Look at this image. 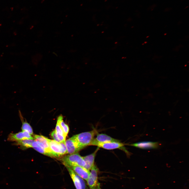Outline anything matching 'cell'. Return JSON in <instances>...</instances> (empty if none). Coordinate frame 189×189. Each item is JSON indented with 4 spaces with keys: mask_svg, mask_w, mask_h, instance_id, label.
Returning <instances> with one entry per match:
<instances>
[{
    "mask_svg": "<svg viewBox=\"0 0 189 189\" xmlns=\"http://www.w3.org/2000/svg\"><path fill=\"white\" fill-rule=\"evenodd\" d=\"M112 141L120 142V141L105 134L97 133L96 137L94 139L92 143H104Z\"/></svg>",
    "mask_w": 189,
    "mask_h": 189,
    "instance_id": "obj_13",
    "label": "cell"
},
{
    "mask_svg": "<svg viewBox=\"0 0 189 189\" xmlns=\"http://www.w3.org/2000/svg\"><path fill=\"white\" fill-rule=\"evenodd\" d=\"M158 142L150 141H141L132 144L130 145L143 149H154L159 146Z\"/></svg>",
    "mask_w": 189,
    "mask_h": 189,
    "instance_id": "obj_9",
    "label": "cell"
},
{
    "mask_svg": "<svg viewBox=\"0 0 189 189\" xmlns=\"http://www.w3.org/2000/svg\"><path fill=\"white\" fill-rule=\"evenodd\" d=\"M51 151L54 157H59L67 153L65 142L59 143L46 138Z\"/></svg>",
    "mask_w": 189,
    "mask_h": 189,
    "instance_id": "obj_3",
    "label": "cell"
},
{
    "mask_svg": "<svg viewBox=\"0 0 189 189\" xmlns=\"http://www.w3.org/2000/svg\"><path fill=\"white\" fill-rule=\"evenodd\" d=\"M97 133V131L94 129L91 131L75 135L71 138L76 141L82 149L87 146L90 145L94 137Z\"/></svg>",
    "mask_w": 189,
    "mask_h": 189,
    "instance_id": "obj_1",
    "label": "cell"
},
{
    "mask_svg": "<svg viewBox=\"0 0 189 189\" xmlns=\"http://www.w3.org/2000/svg\"><path fill=\"white\" fill-rule=\"evenodd\" d=\"M33 138L40 146L45 149L54 157L50 149L49 143L46 137L42 135H34Z\"/></svg>",
    "mask_w": 189,
    "mask_h": 189,
    "instance_id": "obj_11",
    "label": "cell"
},
{
    "mask_svg": "<svg viewBox=\"0 0 189 189\" xmlns=\"http://www.w3.org/2000/svg\"><path fill=\"white\" fill-rule=\"evenodd\" d=\"M61 160L65 166H80L84 167L86 165L83 157L77 153L66 155Z\"/></svg>",
    "mask_w": 189,
    "mask_h": 189,
    "instance_id": "obj_2",
    "label": "cell"
},
{
    "mask_svg": "<svg viewBox=\"0 0 189 189\" xmlns=\"http://www.w3.org/2000/svg\"><path fill=\"white\" fill-rule=\"evenodd\" d=\"M73 182L76 189H88L84 179L77 174L70 167L65 166Z\"/></svg>",
    "mask_w": 189,
    "mask_h": 189,
    "instance_id": "obj_5",
    "label": "cell"
},
{
    "mask_svg": "<svg viewBox=\"0 0 189 189\" xmlns=\"http://www.w3.org/2000/svg\"><path fill=\"white\" fill-rule=\"evenodd\" d=\"M91 171L87 180L90 189H101L98 180V169L94 165L91 170Z\"/></svg>",
    "mask_w": 189,
    "mask_h": 189,
    "instance_id": "obj_4",
    "label": "cell"
},
{
    "mask_svg": "<svg viewBox=\"0 0 189 189\" xmlns=\"http://www.w3.org/2000/svg\"><path fill=\"white\" fill-rule=\"evenodd\" d=\"M51 136L53 139L54 140L59 143L61 142L58 139L57 137L56 131L55 129L51 133Z\"/></svg>",
    "mask_w": 189,
    "mask_h": 189,
    "instance_id": "obj_19",
    "label": "cell"
},
{
    "mask_svg": "<svg viewBox=\"0 0 189 189\" xmlns=\"http://www.w3.org/2000/svg\"><path fill=\"white\" fill-rule=\"evenodd\" d=\"M56 134L60 135L66 137L58 122L57 121L55 129Z\"/></svg>",
    "mask_w": 189,
    "mask_h": 189,
    "instance_id": "obj_18",
    "label": "cell"
},
{
    "mask_svg": "<svg viewBox=\"0 0 189 189\" xmlns=\"http://www.w3.org/2000/svg\"><path fill=\"white\" fill-rule=\"evenodd\" d=\"M34 140L31 135L28 133L22 131L16 133H10L8 135V140L11 141H18L24 139Z\"/></svg>",
    "mask_w": 189,
    "mask_h": 189,
    "instance_id": "obj_7",
    "label": "cell"
},
{
    "mask_svg": "<svg viewBox=\"0 0 189 189\" xmlns=\"http://www.w3.org/2000/svg\"><path fill=\"white\" fill-rule=\"evenodd\" d=\"M69 167L71 169L82 178L87 181L90 172L89 170L84 167L80 166H72Z\"/></svg>",
    "mask_w": 189,
    "mask_h": 189,
    "instance_id": "obj_12",
    "label": "cell"
},
{
    "mask_svg": "<svg viewBox=\"0 0 189 189\" xmlns=\"http://www.w3.org/2000/svg\"><path fill=\"white\" fill-rule=\"evenodd\" d=\"M57 121L58 122L65 136H66L69 132V128L68 125L66 124L64 121L63 117L61 115H60L58 117Z\"/></svg>",
    "mask_w": 189,
    "mask_h": 189,
    "instance_id": "obj_17",
    "label": "cell"
},
{
    "mask_svg": "<svg viewBox=\"0 0 189 189\" xmlns=\"http://www.w3.org/2000/svg\"><path fill=\"white\" fill-rule=\"evenodd\" d=\"M32 148L39 153L50 157H53L51 154L46 150L40 146L35 140L32 143Z\"/></svg>",
    "mask_w": 189,
    "mask_h": 189,
    "instance_id": "obj_16",
    "label": "cell"
},
{
    "mask_svg": "<svg viewBox=\"0 0 189 189\" xmlns=\"http://www.w3.org/2000/svg\"><path fill=\"white\" fill-rule=\"evenodd\" d=\"M34 141V140H33L24 139L16 141L15 144L19 145L21 149L25 150L30 148H32V143Z\"/></svg>",
    "mask_w": 189,
    "mask_h": 189,
    "instance_id": "obj_15",
    "label": "cell"
},
{
    "mask_svg": "<svg viewBox=\"0 0 189 189\" xmlns=\"http://www.w3.org/2000/svg\"><path fill=\"white\" fill-rule=\"evenodd\" d=\"M18 114L20 120L22 122L21 129L22 131L25 132L31 135L33 134V132L32 127L30 124L23 117L20 111L18 110Z\"/></svg>",
    "mask_w": 189,
    "mask_h": 189,
    "instance_id": "obj_14",
    "label": "cell"
},
{
    "mask_svg": "<svg viewBox=\"0 0 189 189\" xmlns=\"http://www.w3.org/2000/svg\"><path fill=\"white\" fill-rule=\"evenodd\" d=\"M65 144L67 153L70 154L76 153L82 149L78 143L71 138L65 141Z\"/></svg>",
    "mask_w": 189,
    "mask_h": 189,
    "instance_id": "obj_8",
    "label": "cell"
},
{
    "mask_svg": "<svg viewBox=\"0 0 189 189\" xmlns=\"http://www.w3.org/2000/svg\"><path fill=\"white\" fill-rule=\"evenodd\" d=\"M90 145L97 146L107 150H112L116 149H122L124 145L120 142L112 141L104 143H91Z\"/></svg>",
    "mask_w": 189,
    "mask_h": 189,
    "instance_id": "obj_6",
    "label": "cell"
},
{
    "mask_svg": "<svg viewBox=\"0 0 189 189\" xmlns=\"http://www.w3.org/2000/svg\"><path fill=\"white\" fill-rule=\"evenodd\" d=\"M99 148L98 147L95 150L92 154L88 155L82 157L86 165L84 167L88 170H91L94 165V159L96 153L99 150Z\"/></svg>",
    "mask_w": 189,
    "mask_h": 189,
    "instance_id": "obj_10",
    "label": "cell"
}]
</instances>
